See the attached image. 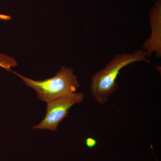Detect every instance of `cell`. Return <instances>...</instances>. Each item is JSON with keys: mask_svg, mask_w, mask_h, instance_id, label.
Here are the masks:
<instances>
[{"mask_svg": "<svg viewBox=\"0 0 161 161\" xmlns=\"http://www.w3.org/2000/svg\"><path fill=\"white\" fill-rule=\"evenodd\" d=\"M148 58L142 49L132 53L115 54L103 68L95 72L91 80V92L98 104L103 105L118 88L116 79L123 69L136 62L147 61Z\"/></svg>", "mask_w": 161, "mask_h": 161, "instance_id": "1", "label": "cell"}, {"mask_svg": "<svg viewBox=\"0 0 161 161\" xmlns=\"http://www.w3.org/2000/svg\"><path fill=\"white\" fill-rule=\"evenodd\" d=\"M14 74L21 78L26 86L34 90L39 100L47 103L70 93L76 92L80 86L77 76L71 67L63 66L54 77L43 80H35Z\"/></svg>", "mask_w": 161, "mask_h": 161, "instance_id": "2", "label": "cell"}, {"mask_svg": "<svg viewBox=\"0 0 161 161\" xmlns=\"http://www.w3.org/2000/svg\"><path fill=\"white\" fill-rule=\"evenodd\" d=\"M84 97L83 92H74L47 103L45 117L33 126L34 130L58 131V125L67 116L70 109L83 101Z\"/></svg>", "mask_w": 161, "mask_h": 161, "instance_id": "3", "label": "cell"}, {"mask_svg": "<svg viewBox=\"0 0 161 161\" xmlns=\"http://www.w3.org/2000/svg\"><path fill=\"white\" fill-rule=\"evenodd\" d=\"M149 21L151 34L150 37L143 43L142 49L150 58L155 53L157 59L161 58V0H156L150 9Z\"/></svg>", "mask_w": 161, "mask_h": 161, "instance_id": "4", "label": "cell"}, {"mask_svg": "<svg viewBox=\"0 0 161 161\" xmlns=\"http://www.w3.org/2000/svg\"><path fill=\"white\" fill-rule=\"evenodd\" d=\"M18 62L13 57L6 54L0 53V68L7 71L17 66Z\"/></svg>", "mask_w": 161, "mask_h": 161, "instance_id": "5", "label": "cell"}, {"mask_svg": "<svg viewBox=\"0 0 161 161\" xmlns=\"http://www.w3.org/2000/svg\"><path fill=\"white\" fill-rule=\"evenodd\" d=\"M87 147L89 148H93L96 146L97 142L95 139L92 137H88L86 138L85 141Z\"/></svg>", "mask_w": 161, "mask_h": 161, "instance_id": "6", "label": "cell"}]
</instances>
